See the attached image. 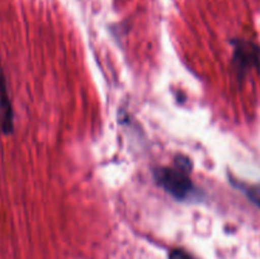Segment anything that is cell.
I'll list each match as a JSON object with an SVG mask.
<instances>
[{"mask_svg":"<svg viewBox=\"0 0 260 259\" xmlns=\"http://www.w3.org/2000/svg\"><path fill=\"white\" fill-rule=\"evenodd\" d=\"M155 179L160 187L177 200H189L194 193H197L190 179V161L187 157L178 156L174 161V167L156 169Z\"/></svg>","mask_w":260,"mask_h":259,"instance_id":"6da1fadb","label":"cell"},{"mask_svg":"<svg viewBox=\"0 0 260 259\" xmlns=\"http://www.w3.org/2000/svg\"><path fill=\"white\" fill-rule=\"evenodd\" d=\"M234 65L239 76H244L249 71L260 66V48L251 41L238 40L234 50Z\"/></svg>","mask_w":260,"mask_h":259,"instance_id":"7a4b0ae2","label":"cell"},{"mask_svg":"<svg viewBox=\"0 0 260 259\" xmlns=\"http://www.w3.org/2000/svg\"><path fill=\"white\" fill-rule=\"evenodd\" d=\"M13 107L8 94L7 83L3 74H0V126L4 134H10L14 127Z\"/></svg>","mask_w":260,"mask_h":259,"instance_id":"3957f363","label":"cell"},{"mask_svg":"<svg viewBox=\"0 0 260 259\" xmlns=\"http://www.w3.org/2000/svg\"><path fill=\"white\" fill-rule=\"evenodd\" d=\"M235 187L240 189L251 202L260 208V184H249L243 182H234Z\"/></svg>","mask_w":260,"mask_h":259,"instance_id":"277c9868","label":"cell"},{"mask_svg":"<svg viewBox=\"0 0 260 259\" xmlns=\"http://www.w3.org/2000/svg\"><path fill=\"white\" fill-rule=\"evenodd\" d=\"M169 259H194L192 255H189L188 253H185L184 250H179V249H175L172 250L169 254Z\"/></svg>","mask_w":260,"mask_h":259,"instance_id":"5b68a950","label":"cell"}]
</instances>
